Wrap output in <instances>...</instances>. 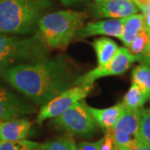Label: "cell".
Listing matches in <instances>:
<instances>
[{"label": "cell", "mask_w": 150, "mask_h": 150, "mask_svg": "<svg viewBox=\"0 0 150 150\" xmlns=\"http://www.w3.org/2000/svg\"><path fill=\"white\" fill-rule=\"evenodd\" d=\"M94 2H102V1H106V0H93Z\"/></svg>", "instance_id": "cell-27"}, {"label": "cell", "mask_w": 150, "mask_h": 150, "mask_svg": "<svg viewBox=\"0 0 150 150\" xmlns=\"http://www.w3.org/2000/svg\"><path fill=\"white\" fill-rule=\"evenodd\" d=\"M52 124L68 134L80 137L91 136L98 127L84 99L76 103L62 114L53 118Z\"/></svg>", "instance_id": "cell-5"}, {"label": "cell", "mask_w": 150, "mask_h": 150, "mask_svg": "<svg viewBox=\"0 0 150 150\" xmlns=\"http://www.w3.org/2000/svg\"><path fill=\"white\" fill-rule=\"evenodd\" d=\"M93 88V84L73 86L61 93L41 107L37 116V123L41 124L47 119L59 116L76 103L84 99L91 93Z\"/></svg>", "instance_id": "cell-6"}, {"label": "cell", "mask_w": 150, "mask_h": 150, "mask_svg": "<svg viewBox=\"0 0 150 150\" xmlns=\"http://www.w3.org/2000/svg\"><path fill=\"white\" fill-rule=\"evenodd\" d=\"M59 1L66 6L72 5V4L77 3V0H59Z\"/></svg>", "instance_id": "cell-26"}, {"label": "cell", "mask_w": 150, "mask_h": 150, "mask_svg": "<svg viewBox=\"0 0 150 150\" xmlns=\"http://www.w3.org/2000/svg\"><path fill=\"white\" fill-rule=\"evenodd\" d=\"M49 51L38 32L30 37L0 33V74L17 65L47 59Z\"/></svg>", "instance_id": "cell-4"}, {"label": "cell", "mask_w": 150, "mask_h": 150, "mask_svg": "<svg viewBox=\"0 0 150 150\" xmlns=\"http://www.w3.org/2000/svg\"><path fill=\"white\" fill-rule=\"evenodd\" d=\"M123 26L121 19H103L99 21L89 22L84 24L76 34V38L83 39L92 36L102 35L103 37H113L120 38Z\"/></svg>", "instance_id": "cell-11"}, {"label": "cell", "mask_w": 150, "mask_h": 150, "mask_svg": "<svg viewBox=\"0 0 150 150\" xmlns=\"http://www.w3.org/2000/svg\"><path fill=\"white\" fill-rule=\"evenodd\" d=\"M88 14L75 10H61L44 14L37 32L49 50H64L84 25Z\"/></svg>", "instance_id": "cell-3"}, {"label": "cell", "mask_w": 150, "mask_h": 150, "mask_svg": "<svg viewBox=\"0 0 150 150\" xmlns=\"http://www.w3.org/2000/svg\"><path fill=\"white\" fill-rule=\"evenodd\" d=\"M32 123L25 118H13L0 122V141L13 142L26 139Z\"/></svg>", "instance_id": "cell-12"}, {"label": "cell", "mask_w": 150, "mask_h": 150, "mask_svg": "<svg viewBox=\"0 0 150 150\" xmlns=\"http://www.w3.org/2000/svg\"><path fill=\"white\" fill-rule=\"evenodd\" d=\"M150 48V30L144 28L134 40L127 47L129 52L136 57L144 54Z\"/></svg>", "instance_id": "cell-18"}, {"label": "cell", "mask_w": 150, "mask_h": 150, "mask_svg": "<svg viewBox=\"0 0 150 150\" xmlns=\"http://www.w3.org/2000/svg\"><path fill=\"white\" fill-rule=\"evenodd\" d=\"M81 1H84V0H77V3H79V2H81Z\"/></svg>", "instance_id": "cell-28"}, {"label": "cell", "mask_w": 150, "mask_h": 150, "mask_svg": "<svg viewBox=\"0 0 150 150\" xmlns=\"http://www.w3.org/2000/svg\"><path fill=\"white\" fill-rule=\"evenodd\" d=\"M132 83L139 88L149 100L150 98V66L141 63L132 71Z\"/></svg>", "instance_id": "cell-16"}, {"label": "cell", "mask_w": 150, "mask_h": 150, "mask_svg": "<svg viewBox=\"0 0 150 150\" xmlns=\"http://www.w3.org/2000/svg\"><path fill=\"white\" fill-rule=\"evenodd\" d=\"M101 139L96 142H81L77 144V150H99Z\"/></svg>", "instance_id": "cell-23"}, {"label": "cell", "mask_w": 150, "mask_h": 150, "mask_svg": "<svg viewBox=\"0 0 150 150\" xmlns=\"http://www.w3.org/2000/svg\"><path fill=\"white\" fill-rule=\"evenodd\" d=\"M139 110L125 109L111 130L114 150H129L141 143L139 139Z\"/></svg>", "instance_id": "cell-7"}, {"label": "cell", "mask_w": 150, "mask_h": 150, "mask_svg": "<svg viewBox=\"0 0 150 150\" xmlns=\"http://www.w3.org/2000/svg\"><path fill=\"white\" fill-rule=\"evenodd\" d=\"M35 111L32 103L0 85V122L18 118Z\"/></svg>", "instance_id": "cell-9"}, {"label": "cell", "mask_w": 150, "mask_h": 150, "mask_svg": "<svg viewBox=\"0 0 150 150\" xmlns=\"http://www.w3.org/2000/svg\"><path fill=\"white\" fill-rule=\"evenodd\" d=\"M136 61H138L136 56L130 54L126 47H121L107 65L96 67L85 74L79 76L75 81L74 86L91 85L101 78L123 74Z\"/></svg>", "instance_id": "cell-8"}, {"label": "cell", "mask_w": 150, "mask_h": 150, "mask_svg": "<svg viewBox=\"0 0 150 150\" xmlns=\"http://www.w3.org/2000/svg\"><path fill=\"white\" fill-rule=\"evenodd\" d=\"M51 7V0H0V33L34 34L39 20Z\"/></svg>", "instance_id": "cell-2"}, {"label": "cell", "mask_w": 150, "mask_h": 150, "mask_svg": "<svg viewBox=\"0 0 150 150\" xmlns=\"http://www.w3.org/2000/svg\"><path fill=\"white\" fill-rule=\"evenodd\" d=\"M89 110L96 122L97 126L100 127L103 131L107 133L112 130L125 108L122 103H119L106 108H95L89 106Z\"/></svg>", "instance_id": "cell-13"}, {"label": "cell", "mask_w": 150, "mask_h": 150, "mask_svg": "<svg viewBox=\"0 0 150 150\" xmlns=\"http://www.w3.org/2000/svg\"><path fill=\"white\" fill-rule=\"evenodd\" d=\"M99 150H114V141L111 131L105 133L104 137L101 139Z\"/></svg>", "instance_id": "cell-22"}, {"label": "cell", "mask_w": 150, "mask_h": 150, "mask_svg": "<svg viewBox=\"0 0 150 150\" xmlns=\"http://www.w3.org/2000/svg\"><path fill=\"white\" fill-rule=\"evenodd\" d=\"M129 150H150V146L141 142L139 144Z\"/></svg>", "instance_id": "cell-24"}, {"label": "cell", "mask_w": 150, "mask_h": 150, "mask_svg": "<svg viewBox=\"0 0 150 150\" xmlns=\"http://www.w3.org/2000/svg\"><path fill=\"white\" fill-rule=\"evenodd\" d=\"M139 139L140 142L150 146V108L140 111Z\"/></svg>", "instance_id": "cell-21"}, {"label": "cell", "mask_w": 150, "mask_h": 150, "mask_svg": "<svg viewBox=\"0 0 150 150\" xmlns=\"http://www.w3.org/2000/svg\"><path fill=\"white\" fill-rule=\"evenodd\" d=\"M149 49H150V48H149Z\"/></svg>", "instance_id": "cell-29"}, {"label": "cell", "mask_w": 150, "mask_h": 150, "mask_svg": "<svg viewBox=\"0 0 150 150\" xmlns=\"http://www.w3.org/2000/svg\"><path fill=\"white\" fill-rule=\"evenodd\" d=\"M92 45L96 54L98 67L107 65L113 59L119 48L114 40L108 37L95 38Z\"/></svg>", "instance_id": "cell-14"}, {"label": "cell", "mask_w": 150, "mask_h": 150, "mask_svg": "<svg viewBox=\"0 0 150 150\" xmlns=\"http://www.w3.org/2000/svg\"><path fill=\"white\" fill-rule=\"evenodd\" d=\"M144 28V21L143 14L136 13L128 18H123L122 33L119 39L127 48Z\"/></svg>", "instance_id": "cell-15"}, {"label": "cell", "mask_w": 150, "mask_h": 150, "mask_svg": "<svg viewBox=\"0 0 150 150\" xmlns=\"http://www.w3.org/2000/svg\"><path fill=\"white\" fill-rule=\"evenodd\" d=\"M132 1L134 2L136 5L138 6L139 8L144 7V6H145L146 4H148L150 2V0H132Z\"/></svg>", "instance_id": "cell-25"}, {"label": "cell", "mask_w": 150, "mask_h": 150, "mask_svg": "<svg viewBox=\"0 0 150 150\" xmlns=\"http://www.w3.org/2000/svg\"><path fill=\"white\" fill-rule=\"evenodd\" d=\"M41 150H77V144L70 134H66L41 144Z\"/></svg>", "instance_id": "cell-19"}, {"label": "cell", "mask_w": 150, "mask_h": 150, "mask_svg": "<svg viewBox=\"0 0 150 150\" xmlns=\"http://www.w3.org/2000/svg\"><path fill=\"white\" fill-rule=\"evenodd\" d=\"M147 101V98L140 90L139 88L134 83H132L129 89L123 97L122 104L125 109L139 110L143 108V106Z\"/></svg>", "instance_id": "cell-17"}, {"label": "cell", "mask_w": 150, "mask_h": 150, "mask_svg": "<svg viewBox=\"0 0 150 150\" xmlns=\"http://www.w3.org/2000/svg\"><path fill=\"white\" fill-rule=\"evenodd\" d=\"M0 76L17 91L42 106L74 86L79 77L75 66L64 56L17 65Z\"/></svg>", "instance_id": "cell-1"}, {"label": "cell", "mask_w": 150, "mask_h": 150, "mask_svg": "<svg viewBox=\"0 0 150 150\" xmlns=\"http://www.w3.org/2000/svg\"><path fill=\"white\" fill-rule=\"evenodd\" d=\"M139 9L132 0H106L91 5L92 14L96 18L121 19L138 13Z\"/></svg>", "instance_id": "cell-10"}, {"label": "cell", "mask_w": 150, "mask_h": 150, "mask_svg": "<svg viewBox=\"0 0 150 150\" xmlns=\"http://www.w3.org/2000/svg\"><path fill=\"white\" fill-rule=\"evenodd\" d=\"M0 150H41V144L27 139L13 142L0 141Z\"/></svg>", "instance_id": "cell-20"}]
</instances>
